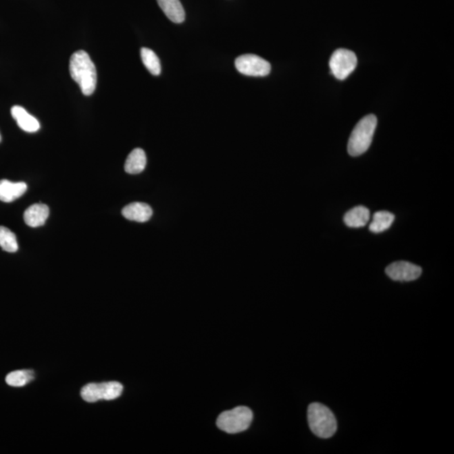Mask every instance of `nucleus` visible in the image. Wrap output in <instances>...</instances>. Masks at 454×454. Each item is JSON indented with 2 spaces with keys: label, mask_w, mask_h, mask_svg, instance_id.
I'll use <instances>...</instances> for the list:
<instances>
[{
  "label": "nucleus",
  "mask_w": 454,
  "mask_h": 454,
  "mask_svg": "<svg viewBox=\"0 0 454 454\" xmlns=\"http://www.w3.org/2000/svg\"><path fill=\"white\" fill-rule=\"evenodd\" d=\"M69 72L86 96L94 94L97 86V71L94 61L86 51L79 50L71 56Z\"/></svg>",
  "instance_id": "nucleus-1"
},
{
  "label": "nucleus",
  "mask_w": 454,
  "mask_h": 454,
  "mask_svg": "<svg viewBox=\"0 0 454 454\" xmlns=\"http://www.w3.org/2000/svg\"><path fill=\"white\" fill-rule=\"evenodd\" d=\"M308 423L315 436L330 438L337 432L336 417L333 411L322 404L313 403L308 407Z\"/></svg>",
  "instance_id": "nucleus-2"
},
{
  "label": "nucleus",
  "mask_w": 454,
  "mask_h": 454,
  "mask_svg": "<svg viewBox=\"0 0 454 454\" xmlns=\"http://www.w3.org/2000/svg\"><path fill=\"white\" fill-rule=\"evenodd\" d=\"M377 122L378 121L375 115H368L357 123L349 137V155L357 157L367 152L374 137Z\"/></svg>",
  "instance_id": "nucleus-3"
},
{
  "label": "nucleus",
  "mask_w": 454,
  "mask_h": 454,
  "mask_svg": "<svg viewBox=\"0 0 454 454\" xmlns=\"http://www.w3.org/2000/svg\"><path fill=\"white\" fill-rule=\"evenodd\" d=\"M253 417L252 411L248 407L238 406L219 415L217 424L223 432L230 434L239 433L249 428Z\"/></svg>",
  "instance_id": "nucleus-4"
},
{
  "label": "nucleus",
  "mask_w": 454,
  "mask_h": 454,
  "mask_svg": "<svg viewBox=\"0 0 454 454\" xmlns=\"http://www.w3.org/2000/svg\"><path fill=\"white\" fill-rule=\"evenodd\" d=\"M357 64L356 54L350 50L337 49L330 57L329 67L335 78L344 80L355 70Z\"/></svg>",
  "instance_id": "nucleus-5"
},
{
  "label": "nucleus",
  "mask_w": 454,
  "mask_h": 454,
  "mask_svg": "<svg viewBox=\"0 0 454 454\" xmlns=\"http://www.w3.org/2000/svg\"><path fill=\"white\" fill-rule=\"evenodd\" d=\"M235 65L238 72L247 76L265 77L271 71V65L268 61L253 54L238 57Z\"/></svg>",
  "instance_id": "nucleus-6"
},
{
  "label": "nucleus",
  "mask_w": 454,
  "mask_h": 454,
  "mask_svg": "<svg viewBox=\"0 0 454 454\" xmlns=\"http://www.w3.org/2000/svg\"><path fill=\"white\" fill-rule=\"evenodd\" d=\"M388 278L402 282H409L417 279L422 275V269L417 265L406 261H395L386 269Z\"/></svg>",
  "instance_id": "nucleus-7"
},
{
  "label": "nucleus",
  "mask_w": 454,
  "mask_h": 454,
  "mask_svg": "<svg viewBox=\"0 0 454 454\" xmlns=\"http://www.w3.org/2000/svg\"><path fill=\"white\" fill-rule=\"evenodd\" d=\"M122 215L127 220L146 222L152 217V210L148 204L135 202L123 208Z\"/></svg>",
  "instance_id": "nucleus-8"
},
{
  "label": "nucleus",
  "mask_w": 454,
  "mask_h": 454,
  "mask_svg": "<svg viewBox=\"0 0 454 454\" xmlns=\"http://www.w3.org/2000/svg\"><path fill=\"white\" fill-rule=\"evenodd\" d=\"M11 115L19 127L26 132H37L40 129V123L36 118L30 115L24 108L14 106L11 108Z\"/></svg>",
  "instance_id": "nucleus-9"
},
{
  "label": "nucleus",
  "mask_w": 454,
  "mask_h": 454,
  "mask_svg": "<svg viewBox=\"0 0 454 454\" xmlns=\"http://www.w3.org/2000/svg\"><path fill=\"white\" fill-rule=\"evenodd\" d=\"M27 190L24 182L13 183L10 180H0V201L10 203L21 198Z\"/></svg>",
  "instance_id": "nucleus-10"
},
{
  "label": "nucleus",
  "mask_w": 454,
  "mask_h": 454,
  "mask_svg": "<svg viewBox=\"0 0 454 454\" xmlns=\"http://www.w3.org/2000/svg\"><path fill=\"white\" fill-rule=\"evenodd\" d=\"M49 208L43 204H34L25 211L24 221L27 226L39 227L43 226L49 217Z\"/></svg>",
  "instance_id": "nucleus-11"
},
{
  "label": "nucleus",
  "mask_w": 454,
  "mask_h": 454,
  "mask_svg": "<svg viewBox=\"0 0 454 454\" xmlns=\"http://www.w3.org/2000/svg\"><path fill=\"white\" fill-rule=\"evenodd\" d=\"M161 10L171 21L179 24L186 20V12L179 0H157Z\"/></svg>",
  "instance_id": "nucleus-12"
},
{
  "label": "nucleus",
  "mask_w": 454,
  "mask_h": 454,
  "mask_svg": "<svg viewBox=\"0 0 454 454\" xmlns=\"http://www.w3.org/2000/svg\"><path fill=\"white\" fill-rule=\"evenodd\" d=\"M371 218V213L365 206H356L345 214L344 221L346 225L353 228H359L367 225Z\"/></svg>",
  "instance_id": "nucleus-13"
},
{
  "label": "nucleus",
  "mask_w": 454,
  "mask_h": 454,
  "mask_svg": "<svg viewBox=\"0 0 454 454\" xmlns=\"http://www.w3.org/2000/svg\"><path fill=\"white\" fill-rule=\"evenodd\" d=\"M147 166V156L144 150L141 148L134 149L127 157L125 164V170L127 174H141Z\"/></svg>",
  "instance_id": "nucleus-14"
},
{
  "label": "nucleus",
  "mask_w": 454,
  "mask_h": 454,
  "mask_svg": "<svg viewBox=\"0 0 454 454\" xmlns=\"http://www.w3.org/2000/svg\"><path fill=\"white\" fill-rule=\"evenodd\" d=\"M395 221V215L388 211H379L374 215L373 221L369 226V230L374 233H380L388 230Z\"/></svg>",
  "instance_id": "nucleus-15"
},
{
  "label": "nucleus",
  "mask_w": 454,
  "mask_h": 454,
  "mask_svg": "<svg viewBox=\"0 0 454 454\" xmlns=\"http://www.w3.org/2000/svg\"><path fill=\"white\" fill-rule=\"evenodd\" d=\"M141 57L144 66L154 76L161 74V63L159 57L152 50L144 48L141 49Z\"/></svg>",
  "instance_id": "nucleus-16"
},
{
  "label": "nucleus",
  "mask_w": 454,
  "mask_h": 454,
  "mask_svg": "<svg viewBox=\"0 0 454 454\" xmlns=\"http://www.w3.org/2000/svg\"><path fill=\"white\" fill-rule=\"evenodd\" d=\"M0 248L7 253L18 251L17 236L6 226H0Z\"/></svg>",
  "instance_id": "nucleus-17"
},
{
  "label": "nucleus",
  "mask_w": 454,
  "mask_h": 454,
  "mask_svg": "<svg viewBox=\"0 0 454 454\" xmlns=\"http://www.w3.org/2000/svg\"><path fill=\"white\" fill-rule=\"evenodd\" d=\"M34 379V373L32 371H17L10 373L6 376V383L10 386L22 387Z\"/></svg>",
  "instance_id": "nucleus-18"
},
{
  "label": "nucleus",
  "mask_w": 454,
  "mask_h": 454,
  "mask_svg": "<svg viewBox=\"0 0 454 454\" xmlns=\"http://www.w3.org/2000/svg\"><path fill=\"white\" fill-rule=\"evenodd\" d=\"M99 388H101V399L106 401H112V399L120 397L123 391V386L119 382H106L99 384Z\"/></svg>",
  "instance_id": "nucleus-19"
},
{
  "label": "nucleus",
  "mask_w": 454,
  "mask_h": 454,
  "mask_svg": "<svg viewBox=\"0 0 454 454\" xmlns=\"http://www.w3.org/2000/svg\"><path fill=\"white\" fill-rule=\"evenodd\" d=\"M81 396L84 401L88 403H95L101 399V388L99 384H88L84 386L81 391Z\"/></svg>",
  "instance_id": "nucleus-20"
},
{
  "label": "nucleus",
  "mask_w": 454,
  "mask_h": 454,
  "mask_svg": "<svg viewBox=\"0 0 454 454\" xmlns=\"http://www.w3.org/2000/svg\"><path fill=\"white\" fill-rule=\"evenodd\" d=\"M1 140H2V137H1V134H0V142H1Z\"/></svg>",
  "instance_id": "nucleus-21"
}]
</instances>
